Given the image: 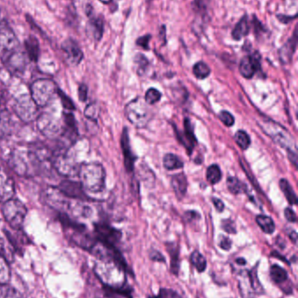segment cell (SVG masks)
Listing matches in <instances>:
<instances>
[{"instance_id": "cell-27", "label": "cell", "mask_w": 298, "mask_h": 298, "mask_svg": "<svg viewBox=\"0 0 298 298\" xmlns=\"http://www.w3.org/2000/svg\"><path fill=\"white\" fill-rule=\"evenodd\" d=\"M279 184H280L281 190L284 193L289 204L296 205L297 204V197H296V194L293 190V188L290 186L289 182L287 180L282 179Z\"/></svg>"}, {"instance_id": "cell-35", "label": "cell", "mask_w": 298, "mask_h": 298, "mask_svg": "<svg viewBox=\"0 0 298 298\" xmlns=\"http://www.w3.org/2000/svg\"><path fill=\"white\" fill-rule=\"evenodd\" d=\"M168 251L171 255V269L172 272L175 275H178V269H179V259H178V249L173 244H171V247L168 246Z\"/></svg>"}, {"instance_id": "cell-46", "label": "cell", "mask_w": 298, "mask_h": 298, "mask_svg": "<svg viewBox=\"0 0 298 298\" xmlns=\"http://www.w3.org/2000/svg\"><path fill=\"white\" fill-rule=\"evenodd\" d=\"M151 38H152L151 35L143 36V37L137 39V45H138V47L143 48V49L148 50L149 49V42Z\"/></svg>"}, {"instance_id": "cell-12", "label": "cell", "mask_w": 298, "mask_h": 298, "mask_svg": "<svg viewBox=\"0 0 298 298\" xmlns=\"http://www.w3.org/2000/svg\"><path fill=\"white\" fill-rule=\"evenodd\" d=\"M86 13L88 17L86 32L88 37L96 41H101L104 32V22L103 17L94 14V9L91 6H87Z\"/></svg>"}, {"instance_id": "cell-32", "label": "cell", "mask_w": 298, "mask_h": 298, "mask_svg": "<svg viewBox=\"0 0 298 298\" xmlns=\"http://www.w3.org/2000/svg\"><path fill=\"white\" fill-rule=\"evenodd\" d=\"M227 186H228V190L234 194L243 193L246 188V186L240 182V180L234 176L228 177L227 180Z\"/></svg>"}, {"instance_id": "cell-2", "label": "cell", "mask_w": 298, "mask_h": 298, "mask_svg": "<svg viewBox=\"0 0 298 298\" xmlns=\"http://www.w3.org/2000/svg\"><path fill=\"white\" fill-rule=\"evenodd\" d=\"M125 115L133 126L138 128H146L152 120V113L143 98H137L126 105Z\"/></svg>"}, {"instance_id": "cell-55", "label": "cell", "mask_w": 298, "mask_h": 298, "mask_svg": "<svg viewBox=\"0 0 298 298\" xmlns=\"http://www.w3.org/2000/svg\"><path fill=\"white\" fill-rule=\"evenodd\" d=\"M103 298H117V297H116V296H114V295H106V296H103Z\"/></svg>"}, {"instance_id": "cell-22", "label": "cell", "mask_w": 298, "mask_h": 298, "mask_svg": "<svg viewBox=\"0 0 298 298\" xmlns=\"http://www.w3.org/2000/svg\"><path fill=\"white\" fill-rule=\"evenodd\" d=\"M187 176L183 173L174 174L172 176V187L178 199H181L187 193Z\"/></svg>"}, {"instance_id": "cell-52", "label": "cell", "mask_w": 298, "mask_h": 298, "mask_svg": "<svg viewBox=\"0 0 298 298\" xmlns=\"http://www.w3.org/2000/svg\"><path fill=\"white\" fill-rule=\"evenodd\" d=\"M289 238H290V240L292 241L293 243H296V239H297V234H296V232L295 230H291V232L289 234Z\"/></svg>"}, {"instance_id": "cell-54", "label": "cell", "mask_w": 298, "mask_h": 298, "mask_svg": "<svg viewBox=\"0 0 298 298\" xmlns=\"http://www.w3.org/2000/svg\"><path fill=\"white\" fill-rule=\"evenodd\" d=\"M101 3L104 4V5H108V4H110L112 2V0H99Z\"/></svg>"}, {"instance_id": "cell-47", "label": "cell", "mask_w": 298, "mask_h": 298, "mask_svg": "<svg viewBox=\"0 0 298 298\" xmlns=\"http://www.w3.org/2000/svg\"><path fill=\"white\" fill-rule=\"evenodd\" d=\"M219 247L221 249H224L226 251H228L229 249H231L232 247V241L228 237H226V236H221V239L219 241Z\"/></svg>"}, {"instance_id": "cell-48", "label": "cell", "mask_w": 298, "mask_h": 298, "mask_svg": "<svg viewBox=\"0 0 298 298\" xmlns=\"http://www.w3.org/2000/svg\"><path fill=\"white\" fill-rule=\"evenodd\" d=\"M284 215L286 217L287 220L289 221V223H295L296 222V214L293 209L290 208H286L284 210Z\"/></svg>"}, {"instance_id": "cell-21", "label": "cell", "mask_w": 298, "mask_h": 298, "mask_svg": "<svg viewBox=\"0 0 298 298\" xmlns=\"http://www.w3.org/2000/svg\"><path fill=\"white\" fill-rule=\"evenodd\" d=\"M296 45H297V34L295 28L292 38H289L279 51L281 61L284 64H288L292 59L293 54L295 53L296 49Z\"/></svg>"}, {"instance_id": "cell-13", "label": "cell", "mask_w": 298, "mask_h": 298, "mask_svg": "<svg viewBox=\"0 0 298 298\" xmlns=\"http://www.w3.org/2000/svg\"><path fill=\"white\" fill-rule=\"evenodd\" d=\"M57 188L68 199L70 198V199H76V200L84 201V202L90 200L79 182L77 183L72 180L66 179L60 183Z\"/></svg>"}, {"instance_id": "cell-39", "label": "cell", "mask_w": 298, "mask_h": 298, "mask_svg": "<svg viewBox=\"0 0 298 298\" xmlns=\"http://www.w3.org/2000/svg\"><path fill=\"white\" fill-rule=\"evenodd\" d=\"M84 115L87 119L97 122L99 116V107L96 103L88 104L85 108Z\"/></svg>"}, {"instance_id": "cell-31", "label": "cell", "mask_w": 298, "mask_h": 298, "mask_svg": "<svg viewBox=\"0 0 298 298\" xmlns=\"http://www.w3.org/2000/svg\"><path fill=\"white\" fill-rule=\"evenodd\" d=\"M206 175H207L208 183H211V184H217L220 182L222 174H221V170H220L219 166L214 164V165L208 167Z\"/></svg>"}, {"instance_id": "cell-4", "label": "cell", "mask_w": 298, "mask_h": 298, "mask_svg": "<svg viewBox=\"0 0 298 298\" xmlns=\"http://www.w3.org/2000/svg\"><path fill=\"white\" fill-rule=\"evenodd\" d=\"M2 214L12 229H21L27 217V206L17 198H12L3 203Z\"/></svg>"}, {"instance_id": "cell-30", "label": "cell", "mask_w": 298, "mask_h": 298, "mask_svg": "<svg viewBox=\"0 0 298 298\" xmlns=\"http://www.w3.org/2000/svg\"><path fill=\"white\" fill-rule=\"evenodd\" d=\"M11 279V268L8 260L5 256L0 255V285L8 284Z\"/></svg>"}, {"instance_id": "cell-23", "label": "cell", "mask_w": 298, "mask_h": 298, "mask_svg": "<svg viewBox=\"0 0 298 298\" xmlns=\"http://www.w3.org/2000/svg\"><path fill=\"white\" fill-rule=\"evenodd\" d=\"M25 48L30 61L37 62L40 57V44L34 36H29L25 41Z\"/></svg>"}, {"instance_id": "cell-44", "label": "cell", "mask_w": 298, "mask_h": 298, "mask_svg": "<svg viewBox=\"0 0 298 298\" xmlns=\"http://www.w3.org/2000/svg\"><path fill=\"white\" fill-rule=\"evenodd\" d=\"M221 227H222V229H224L227 233H229V234H235V233H236L235 224H234V222L230 220V219L223 220L222 223H221Z\"/></svg>"}, {"instance_id": "cell-42", "label": "cell", "mask_w": 298, "mask_h": 298, "mask_svg": "<svg viewBox=\"0 0 298 298\" xmlns=\"http://www.w3.org/2000/svg\"><path fill=\"white\" fill-rule=\"evenodd\" d=\"M219 118L227 127H232L234 124V116L228 111H221L219 113Z\"/></svg>"}, {"instance_id": "cell-36", "label": "cell", "mask_w": 298, "mask_h": 298, "mask_svg": "<svg viewBox=\"0 0 298 298\" xmlns=\"http://www.w3.org/2000/svg\"><path fill=\"white\" fill-rule=\"evenodd\" d=\"M0 298H23L21 293L8 284L0 285Z\"/></svg>"}, {"instance_id": "cell-37", "label": "cell", "mask_w": 298, "mask_h": 298, "mask_svg": "<svg viewBox=\"0 0 298 298\" xmlns=\"http://www.w3.org/2000/svg\"><path fill=\"white\" fill-rule=\"evenodd\" d=\"M234 140L237 145L239 146L243 150H247L250 145V138L245 131L239 130L236 132V133L234 134Z\"/></svg>"}, {"instance_id": "cell-16", "label": "cell", "mask_w": 298, "mask_h": 298, "mask_svg": "<svg viewBox=\"0 0 298 298\" xmlns=\"http://www.w3.org/2000/svg\"><path fill=\"white\" fill-rule=\"evenodd\" d=\"M15 192L14 181L0 167V203H6L13 198Z\"/></svg>"}, {"instance_id": "cell-24", "label": "cell", "mask_w": 298, "mask_h": 298, "mask_svg": "<svg viewBox=\"0 0 298 298\" xmlns=\"http://www.w3.org/2000/svg\"><path fill=\"white\" fill-rule=\"evenodd\" d=\"M184 139L180 140L182 143L184 144L185 148H188L189 150V153H191V151L193 150V148L196 144L195 136H194V133H193V126L191 124L190 120L185 119L184 120Z\"/></svg>"}, {"instance_id": "cell-53", "label": "cell", "mask_w": 298, "mask_h": 298, "mask_svg": "<svg viewBox=\"0 0 298 298\" xmlns=\"http://www.w3.org/2000/svg\"><path fill=\"white\" fill-rule=\"evenodd\" d=\"M236 263L237 264H239V265H244V264H246L247 262H246V260L244 259V258H238V259L236 260Z\"/></svg>"}, {"instance_id": "cell-6", "label": "cell", "mask_w": 298, "mask_h": 298, "mask_svg": "<svg viewBox=\"0 0 298 298\" xmlns=\"http://www.w3.org/2000/svg\"><path fill=\"white\" fill-rule=\"evenodd\" d=\"M39 131L48 138H55L62 135V125L59 120L50 113H41L36 119Z\"/></svg>"}, {"instance_id": "cell-18", "label": "cell", "mask_w": 298, "mask_h": 298, "mask_svg": "<svg viewBox=\"0 0 298 298\" xmlns=\"http://www.w3.org/2000/svg\"><path fill=\"white\" fill-rule=\"evenodd\" d=\"M121 146L123 149V158H124V166L126 170L128 172H132L134 170L135 162L137 160V157L133 155L132 152V148L129 145V134L127 128H124L121 138Z\"/></svg>"}, {"instance_id": "cell-50", "label": "cell", "mask_w": 298, "mask_h": 298, "mask_svg": "<svg viewBox=\"0 0 298 298\" xmlns=\"http://www.w3.org/2000/svg\"><path fill=\"white\" fill-rule=\"evenodd\" d=\"M212 202L214 203V207H215V209H217V211L222 212L223 210H224V209H225V205H224L222 201L219 200L218 198L214 197V198L212 199Z\"/></svg>"}, {"instance_id": "cell-26", "label": "cell", "mask_w": 298, "mask_h": 298, "mask_svg": "<svg viewBox=\"0 0 298 298\" xmlns=\"http://www.w3.org/2000/svg\"><path fill=\"white\" fill-rule=\"evenodd\" d=\"M255 221H256L258 225H259V227L264 233L271 234L275 232V223H274V221L272 220L271 217L267 216V215H263V214H260V215L256 216Z\"/></svg>"}, {"instance_id": "cell-8", "label": "cell", "mask_w": 298, "mask_h": 298, "mask_svg": "<svg viewBox=\"0 0 298 298\" xmlns=\"http://www.w3.org/2000/svg\"><path fill=\"white\" fill-rule=\"evenodd\" d=\"M62 51L65 62L70 67L78 66L84 58L79 45L72 38H67L62 42Z\"/></svg>"}, {"instance_id": "cell-1", "label": "cell", "mask_w": 298, "mask_h": 298, "mask_svg": "<svg viewBox=\"0 0 298 298\" xmlns=\"http://www.w3.org/2000/svg\"><path fill=\"white\" fill-rule=\"evenodd\" d=\"M77 176L85 192L98 194L105 189V169L100 163H81Z\"/></svg>"}, {"instance_id": "cell-29", "label": "cell", "mask_w": 298, "mask_h": 298, "mask_svg": "<svg viewBox=\"0 0 298 298\" xmlns=\"http://www.w3.org/2000/svg\"><path fill=\"white\" fill-rule=\"evenodd\" d=\"M270 276L272 280L277 284H284L289 277L286 270L277 264H274L270 268Z\"/></svg>"}, {"instance_id": "cell-49", "label": "cell", "mask_w": 298, "mask_h": 298, "mask_svg": "<svg viewBox=\"0 0 298 298\" xmlns=\"http://www.w3.org/2000/svg\"><path fill=\"white\" fill-rule=\"evenodd\" d=\"M150 257H151L152 261H155V262L165 263V259H164V255H162L160 252L157 251V250H152L151 252Z\"/></svg>"}, {"instance_id": "cell-43", "label": "cell", "mask_w": 298, "mask_h": 298, "mask_svg": "<svg viewBox=\"0 0 298 298\" xmlns=\"http://www.w3.org/2000/svg\"><path fill=\"white\" fill-rule=\"evenodd\" d=\"M149 298H180L179 295L172 290L167 289H161L160 292L156 296H151Z\"/></svg>"}, {"instance_id": "cell-20", "label": "cell", "mask_w": 298, "mask_h": 298, "mask_svg": "<svg viewBox=\"0 0 298 298\" xmlns=\"http://www.w3.org/2000/svg\"><path fill=\"white\" fill-rule=\"evenodd\" d=\"M15 122L9 111H0V138L7 139L14 132Z\"/></svg>"}, {"instance_id": "cell-51", "label": "cell", "mask_w": 298, "mask_h": 298, "mask_svg": "<svg viewBox=\"0 0 298 298\" xmlns=\"http://www.w3.org/2000/svg\"><path fill=\"white\" fill-rule=\"evenodd\" d=\"M296 16H294V17H288V16H284V15H278L277 17L279 18V21L282 22V23H289V21H291L292 18H295Z\"/></svg>"}, {"instance_id": "cell-14", "label": "cell", "mask_w": 298, "mask_h": 298, "mask_svg": "<svg viewBox=\"0 0 298 298\" xmlns=\"http://www.w3.org/2000/svg\"><path fill=\"white\" fill-rule=\"evenodd\" d=\"M67 199L68 198L63 195L62 192L54 187H49L45 192V200L47 204L61 213H65L69 209L70 204L67 202Z\"/></svg>"}, {"instance_id": "cell-5", "label": "cell", "mask_w": 298, "mask_h": 298, "mask_svg": "<svg viewBox=\"0 0 298 298\" xmlns=\"http://www.w3.org/2000/svg\"><path fill=\"white\" fill-rule=\"evenodd\" d=\"M15 114L24 122H32L38 117V106L30 94H24L16 98L13 106Z\"/></svg>"}, {"instance_id": "cell-15", "label": "cell", "mask_w": 298, "mask_h": 298, "mask_svg": "<svg viewBox=\"0 0 298 298\" xmlns=\"http://www.w3.org/2000/svg\"><path fill=\"white\" fill-rule=\"evenodd\" d=\"M27 56L24 52L16 50L6 55L5 65L11 73L15 74L23 73L27 68Z\"/></svg>"}, {"instance_id": "cell-28", "label": "cell", "mask_w": 298, "mask_h": 298, "mask_svg": "<svg viewBox=\"0 0 298 298\" xmlns=\"http://www.w3.org/2000/svg\"><path fill=\"white\" fill-rule=\"evenodd\" d=\"M163 164L167 170H175L184 167V163L181 160L173 153H167L164 155Z\"/></svg>"}, {"instance_id": "cell-34", "label": "cell", "mask_w": 298, "mask_h": 298, "mask_svg": "<svg viewBox=\"0 0 298 298\" xmlns=\"http://www.w3.org/2000/svg\"><path fill=\"white\" fill-rule=\"evenodd\" d=\"M211 69L204 62H198L193 67V74L199 80H204L210 75Z\"/></svg>"}, {"instance_id": "cell-3", "label": "cell", "mask_w": 298, "mask_h": 298, "mask_svg": "<svg viewBox=\"0 0 298 298\" xmlns=\"http://www.w3.org/2000/svg\"><path fill=\"white\" fill-rule=\"evenodd\" d=\"M58 89L55 82L52 80L40 78L31 85L30 96L38 107H44L53 100Z\"/></svg>"}, {"instance_id": "cell-10", "label": "cell", "mask_w": 298, "mask_h": 298, "mask_svg": "<svg viewBox=\"0 0 298 298\" xmlns=\"http://www.w3.org/2000/svg\"><path fill=\"white\" fill-rule=\"evenodd\" d=\"M97 240L107 246L115 247L122 238V233L107 223H97L95 226Z\"/></svg>"}, {"instance_id": "cell-25", "label": "cell", "mask_w": 298, "mask_h": 298, "mask_svg": "<svg viewBox=\"0 0 298 298\" xmlns=\"http://www.w3.org/2000/svg\"><path fill=\"white\" fill-rule=\"evenodd\" d=\"M249 21H248V17L245 15L244 17L240 18V21L237 23L236 26L234 27L233 32H232V37L235 41H240L243 37L249 34Z\"/></svg>"}, {"instance_id": "cell-11", "label": "cell", "mask_w": 298, "mask_h": 298, "mask_svg": "<svg viewBox=\"0 0 298 298\" xmlns=\"http://www.w3.org/2000/svg\"><path fill=\"white\" fill-rule=\"evenodd\" d=\"M27 153H28V152H27ZM29 163H31L32 165L29 155L27 156V159H26L24 153L18 150L12 151V153H10L8 159H7V164L20 176H28V175H30L31 168H30Z\"/></svg>"}, {"instance_id": "cell-17", "label": "cell", "mask_w": 298, "mask_h": 298, "mask_svg": "<svg viewBox=\"0 0 298 298\" xmlns=\"http://www.w3.org/2000/svg\"><path fill=\"white\" fill-rule=\"evenodd\" d=\"M240 73L246 78H251L260 69V59L256 55L246 56L240 63Z\"/></svg>"}, {"instance_id": "cell-45", "label": "cell", "mask_w": 298, "mask_h": 298, "mask_svg": "<svg viewBox=\"0 0 298 298\" xmlns=\"http://www.w3.org/2000/svg\"><path fill=\"white\" fill-rule=\"evenodd\" d=\"M78 97H79L80 101L82 102H84L87 101L88 98V87L85 84H80L78 87Z\"/></svg>"}, {"instance_id": "cell-40", "label": "cell", "mask_w": 298, "mask_h": 298, "mask_svg": "<svg viewBox=\"0 0 298 298\" xmlns=\"http://www.w3.org/2000/svg\"><path fill=\"white\" fill-rule=\"evenodd\" d=\"M161 98V93L155 88H150L145 93L144 101L148 105L156 104Z\"/></svg>"}, {"instance_id": "cell-33", "label": "cell", "mask_w": 298, "mask_h": 298, "mask_svg": "<svg viewBox=\"0 0 298 298\" xmlns=\"http://www.w3.org/2000/svg\"><path fill=\"white\" fill-rule=\"evenodd\" d=\"M191 261L193 266L199 272H204L207 269V260L204 257V255L199 251H193L191 255Z\"/></svg>"}, {"instance_id": "cell-7", "label": "cell", "mask_w": 298, "mask_h": 298, "mask_svg": "<svg viewBox=\"0 0 298 298\" xmlns=\"http://www.w3.org/2000/svg\"><path fill=\"white\" fill-rule=\"evenodd\" d=\"M53 165L59 174L69 178L77 175L80 164L76 162L73 156H71L70 153L64 152L55 157Z\"/></svg>"}, {"instance_id": "cell-9", "label": "cell", "mask_w": 298, "mask_h": 298, "mask_svg": "<svg viewBox=\"0 0 298 298\" xmlns=\"http://www.w3.org/2000/svg\"><path fill=\"white\" fill-rule=\"evenodd\" d=\"M18 39L9 26L0 23V56L9 54L18 50Z\"/></svg>"}, {"instance_id": "cell-41", "label": "cell", "mask_w": 298, "mask_h": 298, "mask_svg": "<svg viewBox=\"0 0 298 298\" xmlns=\"http://www.w3.org/2000/svg\"><path fill=\"white\" fill-rule=\"evenodd\" d=\"M57 93H58L59 96H60L61 102H62V106H63L64 108H66L68 111L76 110V106L73 104V102H72V100L66 93H63L60 89H58Z\"/></svg>"}, {"instance_id": "cell-19", "label": "cell", "mask_w": 298, "mask_h": 298, "mask_svg": "<svg viewBox=\"0 0 298 298\" xmlns=\"http://www.w3.org/2000/svg\"><path fill=\"white\" fill-rule=\"evenodd\" d=\"M62 135L67 140H69L70 142H74L78 137L77 123L72 113H63Z\"/></svg>"}, {"instance_id": "cell-38", "label": "cell", "mask_w": 298, "mask_h": 298, "mask_svg": "<svg viewBox=\"0 0 298 298\" xmlns=\"http://www.w3.org/2000/svg\"><path fill=\"white\" fill-rule=\"evenodd\" d=\"M135 65L137 67V73L139 75H142L146 71L149 61L147 59L146 57H144L143 54H137L134 58Z\"/></svg>"}]
</instances>
